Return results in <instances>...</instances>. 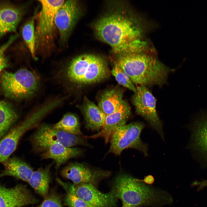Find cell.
Returning <instances> with one entry per match:
<instances>
[{
  "label": "cell",
  "instance_id": "cell-1",
  "mask_svg": "<svg viewBox=\"0 0 207 207\" xmlns=\"http://www.w3.org/2000/svg\"><path fill=\"white\" fill-rule=\"evenodd\" d=\"M97 37L119 55L145 50V42L140 39L141 29L136 20L122 12L114 11L100 18L95 26Z\"/></svg>",
  "mask_w": 207,
  "mask_h": 207
},
{
  "label": "cell",
  "instance_id": "cell-2",
  "mask_svg": "<svg viewBox=\"0 0 207 207\" xmlns=\"http://www.w3.org/2000/svg\"><path fill=\"white\" fill-rule=\"evenodd\" d=\"M116 63L137 86H161L173 70L143 51L119 55Z\"/></svg>",
  "mask_w": 207,
  "mask_h": 207
},
{
  "label": "cell",
  "instance_id": "cell-3",
  "mask_svg": "<svg viewBox=\"0 0 207 207\" xmlns=\"http://www.w3.org/2000/svg\"><path fill=\"white\" fill-rule=\"evenodd\" d=\"M111 191L123 204L135 207L157 206L170 203L172 201L165 193L125 173L119 174L116 177Z\"/></svg>",
  "mask_w": 207,
  "mask_h": 207
},
{
  "label": "cell",
  "instance_id": "cell-4",
  "mask_svg": "<svg viewBox=\"0 0 207 207\" xmlns=\"http://www.w3.org/2000/svg\"><path fill=\"white\" fill-rule=\"evenodd\" d=\"M108 74L107 66L101 57L85 54L75 57L71 67L72 79L77 85L97 83L106 78Z\"/></svg>",
  "mask_w": 207,
  "mask_h": 207
},
{
  "label": "cell",
  "instance_id": "cell-5",
  "mask_svg": "<svg viewBox=\"0 0 207 207\" xmlns=\"http://www.w3.org/2000/svg\"><path fill=\"white\" fill-rule=\"evenodd\" d=\"M1 82L5 95L16 100L32 97L37 91L39 86V81L34 74L25 69L14 72H3Z\"/></svg>",
  "mask_w": 207,
  "mask_h": 207
},
{
  "label": "cell",
  "instance_id": "cell-6",
  "mask_svg": "<svg viewBox=\"0 0 207 207\" xmlns=\"http://www.w3.org/2000/svg\"><path fill=\"white\" fill-rule=\"evenodd\" d=\"M29 140L33 150L37 153H41L49 146L55 143L68 147L79 145H89L85 138L56 129L52 125L45 123L39 125Z\"/></svg>",
  "mask_w": 207,
  "mask_h": 207
},
{
  "label": "cell",
  "instance_id": "cell-7",
  "mask_svg": "<svg viewBox=\"0 0 207 207\" xmlns=\"http://www.w3.org/2000/svg\"><path fill=\"white\" fill-rule=\"evenodd\" d=\"M144 127L143 122H137L118 127L110 138V146L108 153L119 155L125 149L131 148L138 150L147 156V146L140 137Z\"/></svg>",
  "mask_w": 207,
  "mask_h": 207
},
{
  "label": "cell",
  "instance_id": "cell-8",
  "mask_svg": "<svg viewBox=\"0 0 207 207\" xmlns=\"http://www.w3.org/2000/svg\"><path fill=\"white\" fill-rule=\"evenodd\" d=\"M41 8L35 30L36 49L49 46L53 39L55 17L64 0H39Z\"/></svg>",
  "mask_w": 207,
  "mask_h": 207
},
{
  "label": "cell",
  "instance_id": "cell-9",
  "mask_svg": "<svg viewBox=\"0 0 207 207\" xmlns=\"http://www.w3.org/2000/svg\"><path fill=\"white\" fill-rule=\"evenodd\" d=\"M144 86L136 87L132 99L136 113L143 118L163 139L164 135L162 124L156 109V99Z\"/></svg>",
  "mask_w": 207,
  "mask_h": 207
},
{
  "label": "cell",
  "instance_id": "cell-10",
  "mask_svg": "<svg viewBox=\"0 0 207 207\" xmlns=\"http://www.w3.org/2000/svg\"><path fill=\"white\" fill-rule=\"evenodd\" d=\"M111 173L108 171L93 168L78 162L69 163L61 171L62 176L71 180L73 185L87 183L97 188L101 179L108 177Z\"/></svg>",
  "mask_w": 207,
  "mask_h": 207
},
{
  "label": "cell",
  "instance_id": "cell-11",
  "mask_svg": "<svg viewBox=\"0 0 207 207\" xmlns=\"http://www.w3.org/2000/svg\"><path fill=\"white\" fill-rule=\"evenodd\" d=\"M38 120L34 116L30 115L23 122L12 127L0 139V162L8 158L15 150L18 141L27 131L37 126Z\"/></svg>",
  "mask_w": 207,
  "mask_h": 207
},
{
  "label": "cell",
  "instance_id": "cell-12",
  "mask_svg": "<svg viewBox=\"0 0 207 207\" xmlns=\"http://www.w3.org/2000/svg\"><path fill=\"white\" fill-rule=\"evenodd\" d=\"M80 14L77 2L75 0L65 1L55 15L54 23L59 32L62 42L66 41Z\"/></svg>",
  "mask_w": 207,
  "mask_h": 207
},
{
  "label": "cell",
  "instance_id": "cell-13",
  "mask_svg": "<svg viewBox=\"0 0 207 207\" xmlns=\"http://www.w3.org/2000/svg\"><path fill=\"white\" fill-rule=\"evenodd\" d=\"M73 185L77 195L93 207H115L116 205L118 199L112 191L104 193L87 183Z\"/></svg>",
  "mask_w": 207,
  "mask_h": 207
},
{
  "label": "cell",
  "instance_id": "cell-14",
  "mask_svg": "<svg viewBox=\"0 0 207 207\" xmlns=\"http://www.w3.org/2000/svg\"><path fill=\"white\" fill-rule=\"evenodd\" d=\"M131 114L129 104L124 100L120 106L112 113L106 115L101 130L98 133L86 138H103L107 144L115 130L118 127L126 124Z\"/></svg>",
  "mask_w": 207,
  "mask_h": 207
},
{
  "label": "cell",
  "instance_id": "cell-15",
  "mask_svg": "<svg viewBox=\"0 0 207 207\" xmlns=\"http://www.w3.org/2000/svg\"><path fill=\"white\" fill-rule=\"evenodd\" d=\"M38 202L25 186L7 188L0 185V207H23Z\"/></svg>",
  "mask_w": 207,
  "mask_h": 207
},
{
  "label": "cell",
  "instance_id": "cell-16",
  "mask_svg": "<svg viewBox=\"0 0 207 207\" xmlns=\"http://www.w3.org/2000/svg\"><path fill=\"white\" fill-rule=\"evenodd\" d=\"M191 129L190 148L207 162V112L195 120Z\"/></svg>",
  "mask_w": 207,
  "mask_h": 207
},
{
  "label": "cell",
  "instance_id": "cell-17",
  "mask_svg": "<svg viewBox=\"0 0 207 207\" xmlns=\"http://www.w3.org/2000/svg\"><path fill=\"white\" fill-rule=\"evenodd\" d=\"M22 16L19 7L8 2L0 4V38L7 33L16 32Z\"/></svg>",
  "mask_w": 207,
  "mask_h": 207
},
{
  "label": "cell",
  "instance_id": "cell-18",
  "mask_svg": "<svg viewBox=\"0 0 207 207\" xmlns=\"http://www.w3.org/2000/svg\"><path fill=\"white\" fill-rule=\"evenodd\" d=\"M82 151L78 147H68L55 143L47 148L40 155L42 159H51L55 163L56 170L69 159L80 156Z\"/></svg>",
  "mask_w": 207,
  "mask_h": 207
},
{
  "label": "cell",
  "instance_id": "cell-19",
  "mask_svg": "<svg viewBox=\"0 0 207 207\" xmlns=\"http://www.w3.org/2000/svg\"><path fill=\"white\" fill-rule=\"evenodd\" d=\"M3 164L4 169L0 173V177L11 176L28 183L34 171L29 164L16 157L9 158Z\"/></svg>",
  "mask_w": 207,
  "mask_h": 207
},
{
  "label": "cell",
  "instance_id": "cell-20",
  "mask_svg": "<svg viewBox=\"0 0 207 207\" xmlns=\"http://www.w3.org/2000/svg\"><path fill=\"white\" fill-rule=\"evenodd\" d=\"M81 110L87 128L96 131L101 129L104 124L106 115L97 106L85 98Z\"/></svg>",
  "mask_w": 207,
  "mask_h": 207
},
{
  "label": "cell",
  "instance_id": "cell-21",
  "mask_svg": "<svg viewBox=\"0 0 207 207\" xmlns=\"http://www.w3.org/2000/svg\"><path fill=\"white\" fill-rule=\"evenodd\" d=\"M53 164L51 163L44 168L41 167L34 171L28 182L37 193L44 198L49 193L50 169Z\"/></svg>",
  "mask_w": 207,
  "mask_h": 207
},
{
  "label": "cell",
  "instance_id": "cell-22",
  "mask_svg": "<svg viewBox=\"0 0 207 207\" xmlns=\"http://www.w3.org/2000/svg\"><path fill=\"white\" fill-rule=\"evenodd\" d=\"M122 98V92L120 90H109L102 94L97 106L106 115H108L114 112L120 106L124 101Z\"/></svg>",
  "mask_w": 207,
  "mask_h": 207
},
{
  "label": "cell",
  "instance_id": "cell-23",
  "mask_svg": "<svg viewBox=\"0 0 207 207\" xmlns=\"http://www.w3.org/2000/svg\"><path fill=\"white\" fill-rule=\"evenodd\" d=\"M53 128L75 135H83L78 118L74 114L68 113L64 115L57 122L52 125Z\"/></svg>",
  "mask_w": 207,
  "mask_h": 207
},
{
  "label": "cell",
  "instance_id": "cell-24",
  "mask_svg": "<svg viewBox=\"0 0 207 207\" xmlns=\"http://www.w3.org/2000/svg\"><path fill=\"white\" fill-rule=\"evenodd\" d=\"M56 180L65 191L64 202L66 205L68 207H93L77 195L73 184L64 182L57 177Z\"/></svg>",
  "mask_w": 207,
  "mask_h": 207
},
{
  "label": "cell",
  "instance_id": "cell-25",
  "mask_svg": "<svg viewBox=\"0 0 207 207\" xmlns=\"http://www.w3.org/2000/svg\"><path fill=\"white\" fill-rule=\"evenodd\" d=\"M35 16L32 18L24 24L22 35L32 56L35 58L36 37L34 28Z\"/></svg>",
  "mask_w": 207,
  "mask_h": 207
},
{
  "label": "cell",
  "instance_id": "cell-26",
  "mask_svg": "<svg viewBox=\"0 0 207 207\" xmlns=\"http://www.w3.org/2000/svg\"><path fill=\"white\" fill-rule=\"evenodd\" d=\"M111 72L118 83L134 93L136 91V87L130 77L115 62Z\"/></svg>",
  "mask_w": 207,
  "mask_h": 207
},
{
  "label": "cell",
  "instance_id": "cell-27",
  "mask_svg": "<svg viewBox=\"0 0 207 207\" xmlns=\"http://www.w3.org/2000/svg\"><path fill=\"white\" fill-rule=\"evenodd\" d=\"M38 207H62L61 198L55 191H52Z\"/></svg>",
  "mask_w": 207,
  "mask_h": 207
},
{
  "label": "cell",
  "instance_id": "cell-28",
  "mask_svg": "<svg viewBox=\"0 0 207 207\" xmlns=\"http://www.w3.org/2000/svg\"><path fill=\"white\" fill-rule=\"evenodd\" d=\"M18 36L17 34L12 35L6 43L0 47V73L8 66L7 60L4 55L5 52Z\"/></svg>",
  "mask_w": 207,
  "mask_h": 207
},
{
  "label": "cell",
  "instance_id": "cell-29",
  "mask_svg": "<svg viewBox=\"0 0 207 207\" xmlns=\"http://www.w3.org/2000/svg\"><path fill=\"white\" fill-rule=\"evenodd\" d=\"M196 185L199 189L201 190L207 187V179L201 181H198Z\"/></svg>",
  "mask_w": 207,
  "mask_h": 207
},
{
  "label": "cell",
  "instance_id": "cell-30",
  "mask_svg": "<svg viewBox=\"0 0 207 207\" xmlns=\"http://www.w3.org/2000/svg\"><path fill=\"white\" fill-rule=\"evenodd\" d=\"M143 181L147 184H151L154 183V179L152 176L148 175L145 177L143 181Z\"/></svg>",
  "mask_w": 207,
  "mask_h": 207
},
{
  "label": "cell",
  "instance_id": "cell-31",
  "mask_svg": "<svg viewBox=\"0 0 207 207\" xmlns=\"http://www.w3.org/2000/svg\"><path fill=\"white\" fill-rule=\"evenodd\" d=\"M122 207H135L122 204Z\"/></svg>",
  "mask_w": 207,
  "mask_h": 207
},
{
  "label": "cell",
  "instance_id": "cell-32",
  "mask_svg": "<svg viewBox=\"0 0 207 207\" xmlns=\"http://www.w3.org/2000/svg\"></svg>",
  "mask_w": 207,
  "mask_h": 207
}]
</instances>
